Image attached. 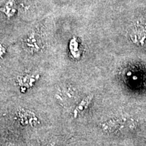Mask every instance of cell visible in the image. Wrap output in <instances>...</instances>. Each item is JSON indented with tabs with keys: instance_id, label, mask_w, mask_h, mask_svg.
<instances>
[{
	"instance_id": "cell-2",
	"label": "cell",
	"mask_w": 146,
	"mask_h": 146,
	"mask_svg": "<svg viewBox=\"0 0 146 146\" xmlns=\"http://www.w3.org/2000/svg\"><path fill=\"white\" fill-rule=\"evenodd\" d=\"M14 3L12 1V0H10V1H8L6 4L5 5V6L3 7L2 9V12H4L5 14H6L8 16H11L13 14V13L15 12V10L14 8H12V7L14 6Z\"/></svg>"
},
{
	"instance_id": "cell-5",
	"label": "cell",
	"mask_w": 146,
	"mask_h": 146,
	"mask_svg": "<svg viewBox=\"0 0 146 146\" xmlns=\"http://www.w3.org/2000/svg\"><path fill=\"white\" fill-rule=\"evenodd\" d=\"M11 146H16V145H11Z\"/></svg>"
},
{
	"instance_id": "cell-4",
	"label": "cell",
	"mask_w": 146,
	"mask_h": 146,
	"mask_svg": "<svg viewBox=\"0 0 146 146\" xmlns=\"http://www.w3.org/2000/svg\"><path fill=\"white\" fill-rule=\"evenodd\" d=\"M47 146H55V145L54 143H52V144H50V145H48Z\"/></svg>"
},
{
	"instance_id": "cell-1",
	"label": "cell",
	"mask_w": 146,
	"mask_h": 146,
	"mask_svg": "<svg viewBox=\"0 0 146 146\" xmlns=\"http://www.w3.org/2000/svg\"><path fill=\"white\" fill-rule=\"evenodd\" d=\"M89 100H90V99H89V97H87V98L84 99L83 101L80 103V104H78L77 106H76V108L74 110V111H73V116H74V118L77 117L78 115L80 114V113L87 107V104H88V103L89 102Z\"/></svg>"
},
{
	"instance_id": "cell-3",
	"label": "cell",
	"mask_w": 146,
	"mask_h": 146,
	"mask_svg": "<svg viewBox=\"0 0 146 146\" xmlns=\"http://www.w3.org/2000/svg\"><path fill=\"white\" fill-rule=\"evenodd\" d=\"M3 50H4V49H3V47L1 46V45H0V55H1L3 54Z\"/></svg>"
}]
</instances>
